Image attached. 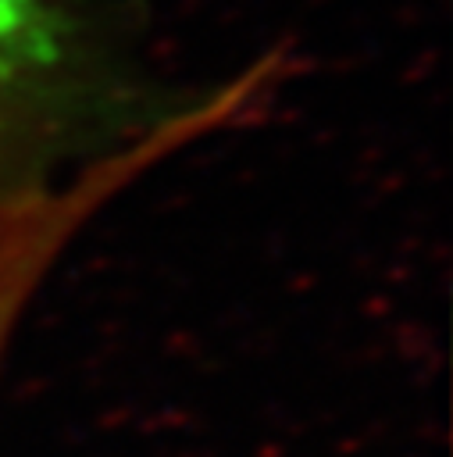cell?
Listing matches in <instances>:
<instances>
[{
  "label": "cell",
  "mask_w": 453,
  "mask_h": 457,
  "mask_svg": "<svg viewBox=\"0 0 453 457\" xmlns=\"http://www.w3.org/2000/svg\"><path fill=\"white\" fill-rule=\"evenodd\" d=\"M118 100L78 0H0V196L143 129L111 118Z\"/></svg>",
  "instance_id": "obj_1"
},
{
  "label": "cell",
  "mask_w": 453,
  "mask_h": 457,
  "mask_svg": "<svg viewBox=\"0 0 453 457\" xmlns=\"http://www.w3.org/2000/svg\"><path fill=\"white\" fill-rule=\"evenodd\" d=\"M246 114L250 93L243 82L228 79L185 107L146 121L111 150L82 161L68 179L0 196V361L29 300L39 293L68 243L150 168Z\"/></svg>",
  "instance_id": "obj_2"
}]
</instances>
